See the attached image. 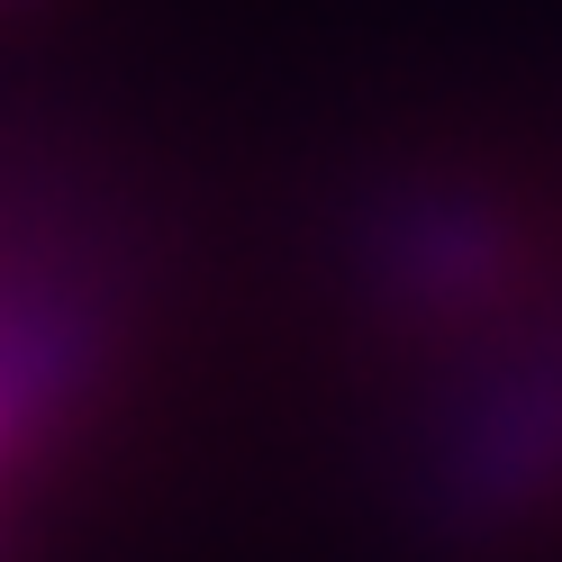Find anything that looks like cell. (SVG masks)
I'll use <instances>...</instances> for the list:
<instances>
[{
  "mask_svg": "<svg viewBox=\"0 0 562 562\" xmlns=\"http://www.w3.org/2000/svg\"><path fill=\"white\" fill-rule=\"evenodd\" d=\"M562 499V336L499 327L453 345L408 417L400 508L417 544L481 553Z\"/></svg>",
  "mask_w": 562,
  "mask_h": 562,
  "instance_id": "6da1fadb",
  "label": "cell"
},
{
  "mask_svg": "<svg viewBox=\"0 0 562 562\" xmlns=\"http://www.w3.org/2000/svg\"><path fill=\"white\" fill-rule=\"evenodd\" d=\"M345 281L381 327L472 345L499 336L526 291V227L499 191L453 182V172H408L345 209Z\"/></svg>",
  "mask_w": 562,
  "mask_h": 562,
  "instance_id": "7a4b0ae2",
  "label": "cell"
},
{
  "mask_svg": "<svg viewBox=\"0 0 562 562\" xmlns=\"http://www.w3.org/2000/svg\"><path fill=\"white\" fill-rule=\"evenodd\" d=\"M19 463H27V436H19V417H10V408H0V481H10Z\"/></svg>",
  "mask_w": 562,
  "mask_h": 562,
  "instance_id": "3957f363",
  "label": "cell"
}]
</instances>
